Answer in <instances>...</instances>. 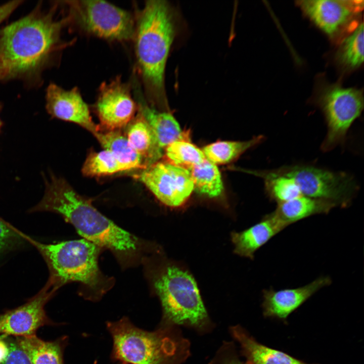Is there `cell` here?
Returning <instances> with one entry per match:
<instances>
[{
  "label": "cell",
  "instance_id": "8fae6325",
  "mask_svg": "<svg viewBox=\"0 0 364 364\" xmlns=\"http://www.w3.org/2000/svg\"><path fill=\"white\" fill-rule=\"evenodd\" d=\"M132 93L131 84L120 76L101 84L95 109L101 130H120L133 119L138 106Z\"/></svg>",
  "mask_w": 364,
  "mask_h": 364
},
{
  "label": "cell",
  "instance_id": "d590c367",
  "mask_svg": "<svg viewBox=\"0 0 364 364\" xmlns=\"http://www.w3.org/2000/svg\"><path fill=\"white\" fill-rule=\"evenodd\" d=\"M244 364H251V363L247 361Z\"/></svg>",
  "mask_w": 364,
  "mask_h": 364
},
{
  "label": "cell",
  "instance_id": "ac0fdd59",
  "mask_svg": "<svg viewBox=\"0 0 364 364\" xmlns=\"http://www.w3.org/2000/svg\"><path fill=\"white\" fill-rule=\"evenodd\" d=\"M231 331L251 364H310L258 343L239 325L232 327Z\"/></svg>",
  "mask_w": 364,
  "mask_h": 364
},
{
  "label": "cell",
  "instance_id": "30bf717a",
  "mask_svg": "<svg viewBox=\"0 0 364 364\" xmlns=\"http://www.w3.org/2000/svg\"><path fill=\"white\" fill-rule=\"evenodd\" d=\"M162 203L169 207L183 205L194 190L190 171L166 161H157L136 175Z\"/></svg>",
  "mask_w": 364,
  "mask_h": 364
},
{
  "label": "cell",
  "instance_id": "9c48e42d",
  "mask_svg": "<svg viewBox=\"0 0 364 364\" xmlns=\"http://www.w3.org/2000/svg\"><path fill=\"white\" fill-rule=\"evenodd\" d=\"M320 104L327 126L321 149L329 152L344 142L350 126L360 115L363 94L355 88L334 86L325 92Z\"/></svg>",
  "mask_w": 364,
  "mask_h": 364
},
{
  "label": "cell",
  "instance_id": "4fadbf2b",
  "mask_svg": "<svg viewBox=\"0 0 364 364\" xmlns=\"http://www.w3.org/2000/svg\"><path fill=\"white\" fill-rule=\"evenodd\" d=\"M46 100V109L52 117L76 123L95 136L100 131L77 87L67 90L51 83L47 88Z\"/></svg>",
  "mask_w": 364,
  "mask_h": 364
},
{
  "label": "cell",
  "instance_id": "6da1fadb",
  "mask_svg": "<svg viewBox=\"0 0 364 364\" xmlns=\"http://www.w3.org/2000/svg\"><path fill=\"white\" fill-rule=\"evenodd\" d=\"M44 179V195L30 212L60 214L84 239L109 250L125 268L142 263L157 249L154 244L125 231L102 214L64 178L51 173Z\"/></svg>",
  "mask_w": 364,
  "mask_h": 364
},
{
  "label": "cell",
  "instance_id": "52a82bcc",
  "mask_svg": "<svg viewBox=\"0 0 364 364\" xmlns=\"http://www.w3.org/2000/svg\"><path fill=\"white\" fill-rule=\"evenodd\" d=\"M64 2L68 24L82 32L109 41L132 40L135 20L130 12L104 1Z\"/></svg>",
  "mask_w": 364,
  "mask_h": 364
},
{
  "label": "cell",
  "instance_id": "e0dca14e",
  "mask_svg": "<svg viewBox=\"0 0 364 364\" xmlns=\"http://www.w3.org/2000/svg\"><path fill=\"white\" fill-rule=\"evenodd\" d=\"M288 226L273 212L266 214L259 222L247 229L232 233L234 252L253 259L255 253L260 248Z\"/></svg>",
  "mask_w": 364,
  "mask_h": 364
},
{
  "label": "cell",
  "instance_id": "5b68a950",
  "mask_svg": "<svg viewBox=\"0 0 364 364\" xmlns=\"http://www.w3.org/2000/svg\"><path fill=\"white\" fill-rule=\"evenodd\" d=\"M142 263L147 279L162 307L165 322L201 327L208 314L197 283L185 268L162 256L159 250Z\"/></svg>",
  "mask_w": 364,
  "mask_h": 364
},
{
  "label": "cell",
  "instance_id": "83f0119b",
  "mask_svg": "<svg viewBox=\"0 0 364 364\" xmlns=\"http://www.w3.org/2000/svg\"><path fill=\"white\" fill-rule=\"evenodd\" d=\"M339 57L344 65L350 68L359 67L363 62V24L360 23L342 42Z\"/></svg>",
  "mask_w": 364,
  "mask_h": 364
},
{
  "label": "cell",
  "instance_id": "f546056e",
  "mask_svg": "<svg viewBox=\"0 0 364 364\" xmlns=\"http://www.w3.org/2000/svg\"><path fill=\"white\" fill-rule=\"evenodd\" d=\"M236 352L233 343H225L219 349L210 364H243Z\"/></svg>",
  "mask_w": 364,
  "mask_h": 364
},
{
  "label": "cell",
  "instance_id": "f1b7e54d",
  "mask_svg": "<svg viewBox=\"0 0 364 364\" xmlns=\"http://www.w3.org/2000/svg\"><path fill=\"white\" fill-rule=\"evenodd\" d=\"M29 238L0 217V258L29 243Z\"/></svg>",
  "mask_w": 364,
  "mask_h": 364
},
{
  "label": "cell",
  "instance_id": "7c38bea8",
  "mask_svg": "<svg viewBox=\"0 0 364 364\" xmlns=\"http://www.w3.org/2000/svg\"><path fill=\"white\" fill-rule=\"evenodd\" d=\"M56 291L46 284L23 305L0 314V332L17 337L35 334L40 327L49 325L44 306Z\"/></svg>",
  "mask_w": 364,
  "mask_h": 364
},
{
  "label": "cell",
  "instance_id": "1f68e13d",
  "mask_svg": "<svg viewBox=\"0 0 364 364\" xmlns=\"http://www.w3.org/2000/svg\"><path fill=\"white\" fill-rule=\"evenodd\" d=\"M21 1H14L0 6V24L19 6Z\"/></svg>",
  "mask_w": 364,
  "mask_h": 364
},
{
  "label": "cell",
  "instance_id": "836d02e7",
  "mask_svg": "<svg viewBox=\"0 0 364 364\" xmlns=\"http://www.w3.org/2000/svg\"><path fill=\"white\" fill-rule=\"evenodd\" d=\"M7 77H9L8 72L2 63L0 62V79Z\"/></svg>",
  "mask_w": 364,
  "mask_h": 364
},
{
  "label": "cell",
  "instance_id": "4316f807",
  "mask_svg": "<svg viewBox=\"0 0 364 364\" xmlns=\"http://www.w3.org/2000/svg\"><path fill=\"white\" fill-rule=\"evenodd\" d=\"M163 156L165 161L188 170L206 159L202 151L190 141L173 142L165 149Z\"/></svg>",
  "mask_w": 364,
  "mask_h": 364
},
{
  "label": "cell",
  "instance_id": "44dd1931",
  "mask_svg": "<svg viewBox=\"0 0 364 364\" xmlns=\"http://www.w3.org/2000/svg\"><path fill=\"white\" fill-rule=\"evenodd\" d=\"M16 343L26 353L32 364H64L62 340L45 341L35 334L17 337Z\"/></svg>",
  "mask_w": 364,
  "mask_h": 364
},
{
  "label": "cell",
  "instance_id": "7402d4cb",
  "mask_svg": "<svg viewBox=\"0 0 364 364\" xmlns=\"http://www.w3.org/2000/svg\"><path fill=\"white\" fill-rule=\"evenodd\" d=\"M104 150L110 151L120 162L132 170L147 168L143 160L120 130H100L95 136Z\"/></svg>",
  "mask_w": 364,
  "mask_h": 364
},
{
  "label": "cell",
  "instance_id": "e575fe53",
  "mask_svg": "<svg viewBox=\"0 0 364 364\" xmlns=\"http://www.w3.org/2000/svg\"><path fill=\"white\" fill-rule=\"evenodd\" d=\"M1 126H2V122L1 120V118H0V129H1Z\"/></svg>",
  "mask_w": 364,
  "mask_h": 364
},
{
  "label": "cell",
  "instance_id": "ffe728a7",
  "mask_svg": "<svg viewBox=\"0 0 364 364\" xmlns=\"http://www.w3.org/2000/svg\"><path fill=\"white\" fill-rule=\"evenodd\" d=\"M336 207V204L328 200L301 196L278 204L272 212L280 220L289 226L313 215L328 214Z\"/></svg>",
  "mask_w": 364,
  "mask_h": 364
},
{
  "label": "cell",
  "instance_id": "cb8c5ba5",
  "mask_svg": "<svg viewBox=\"0 0 364 364\" xmlns=\"http://www.w3.org/2000/svg\"><path fill=\"white\" fill-rule=\"evenodd\" d=\"M251 172L264 179L266 193L271 201L280 204L302 196L294 179L290 176L272 170Z\"/></svg>",
  "mask_w": 364,
  "mask_h": 364
},
{
  "label": "cell",
  "instance_id": "484cf974",
  "mask_svg": "<svg viewBox=\"0 0 364 364\" xmlns=\"http://www.w3.org/2000/svg\"><path fill=\"white\" fill-rule=\"evenodd\" d=\"M132 170L129 166L119 160L109 151L88 154L81 168L85 176L95 177L112 175L118 172Z\"/></svg>",
  "mask_w": 364,
  "mask_h": 364
},
{
  "label": "cell",
  "instance_id": "d4e9b609",
  "mask_svg": "<svg viewBox=\"0 0 364 364\" xmlns=\"http://www.w3.org/2000/svg\"><path fill=\"white\" fill-rule=\"evenodd\" d=\"M263 139V135H258L246 141H218L205 146L202 151L206 158L214 164H226L261 143Z\"/></svg>",
  "mask_w": 364,
  "mask_h": 364
},
{
  "label": "cell",
  "instance_id": "d6986e66",
  "mask_svg": "<svg viewBox=\"0 0 364 364\" xmlns=\"http://www.w3.org/2000/svg\"><path fill=\"white\" fill-rule=\"evenodd\" d=\"M126 127L125 135L147 167L163 156L164 151L159 146L150 125L139 110Z\"/></svg>",
  "mask_w": 364,
  "mask_h": 364
},
{
  "label": "cell",
  "instance_id": "ba28073f",
  "mask_svg": "<svg viewBox=\"0 0 364 364\" xmlns=\"http://www.w3.org/2000/svg\"><path fill=\"white\" fill-rule=\"evenodd\" d=\"M275 172L293 178L302 196L333 202L337 207H348L358 190L351 175L310 165L283 166Z\"/></svg>",
  "mask_w": 364,
  "mask_h": 364
},
{
  "label": "cell",
  "instance_id": "603a6c76",
  "mask_svg": "<svg viewBox=\"0 0 364 364\" xmlns=\"http://www.w3.org/2000/svg\"><path fill=\"white\" fill-rule=\"evenodd\" d=\"M194 190L210 198L219 197L223 191L220 171L216 164L206 158L189 170Z\"/></svg>",
  "mask_w": 364,
  "mask_h": 364
},
{
  "label": "cell",
  "instance_id": "277c9868",
  "mask_svg": "<svg viewBox=\"0 0 364 364\" xmlns=\"http://www.w3.org/2000/svg\"><path fill=\"white\" fill-rule=\"evenodd\" d=\"M29 241L48 267L46 285L56 291L67 283L77 282L80 284L84 298L97 301L113 286V279L103 275L98 265L102 249L90 241L81 239L47 244L31 238Z\"/></svg>",
  "mask_w": 364,
  "mask_h": 364
},
{
  "label": "cell",
  "instance_id": "3957f363",
  "mask_svg": "<svg viewBox=\"0 0 364 364\" xmlns=\"http://www.w3.org/2000/svg\"><path fill=\"white\" fill-rule=\"evenodd\" d=\"M66 17L58 20L54 11L33 12L0 31V62L9 77L35 72L44 63L60 41Z\"/></svg>",
  "mask_w": 364,
  "mask_h": 364
},
{
  "label": "cell",
  "instance_id": "2e32d148",
  "mask_svg": "<svg viewBox=\"0 0 364 364\" xmlns=\"http://www.w3.org/2000/svg\"><path fill=\"white\" fill-rule=\"evenodd\" d=\"M133 93L137 100L138 110L150 125L159 145L163 151L177 141H190L189 133L183 131L177 120L169 111H159L146 101L137 78L132 81Z\"/></svg>",
  "mask_w": 364,
  "mask_h": 364
},
{
  "label": "cell",
  "instance_id": "7a4b0ae2",
  "mask_svg": "<svg viewBox=\"0 0 364 364\" xmlns=\"http://www.w3.org/2000/svg\"><path fill=\"white\" fill-rule=\"evenodd\" d=\"M134 41L137 74L149 103L168 111L165 72L170 48L180 31L177 9L169 2H145L135 17Z\"/></svg>",
  "mask_w": 364,
  "mask_h": 364
},
{
  "label": "cell",
  "instance_id": "5bb4252c",
  "mask_svg": "<svg viewBox=\"0 0 364 364\" xmlns=\"http://www.w3.org/2000/svg\"><path fill=\"white\" fill-rule=\"evenodd\" d=\"M332 282L330 277L322 276L298 288L265 289L262 292L263 314L266 317L286 321L291 313L318 290L330 285Z\"/></svg>",
  "mask_w": 364,
  "mask_h": 364
},
{
  "label": "cell",
  "instance_id": "8992f818",
  "mask_svg": "<svg viewBox=\"0 0 364 364\" xmlns=\"http://www.w3.org/2000/svg\"><path fill=\"white\" fill-rule=\"evenodd\" d=\"M170 325L149 332L126 317L108 322L113 359L120 364H182L189 355L190 343Z\"/></svg>",
  "mask_w": 364,
  "mask_h": 364
},
{
  "label": "cell",
  "instance_id": "9a60e30c",
  "mask_svg": "<svg viewBox=\"0 0 364 364\" xmlns=\"http://www.w3.org/2000/svg\"><path fill=\"white\" fill-rule=\"evenodd\" d=\"M360 1L308 0L299 2L311 20L329 35L335 34L352 16L363 7Z\"/></svg>",
  "mask_w": 364,
  "mask_h": 364
},
{
  "label": "cell",
  "instance_id": "4dcf8cb0",
  "mask_svg": "<svg viewBox=\"0 0 364 364\" xmlns=\"http://www.w3.org/2000/svg\"><path fill=\"white\" fill-rule=\"evenodd\" d=\"M8 347V354L3 364H32L27 355L16 342H10Z\"/></svg>",
  "mask_w": 364,
  "mask_h": 364
},
{
  "label": "cell",
  "instance_id": "d6a6232c",
  "mask_svg": "<svg viewBox=\"0 0 364 364\" xmlns=\"http://www.w3.org/2000/svg\"><path fill=\"white\" fill-rule=\"evenodd\" d=\"M8 345L0 340V364L3 363L8 354Z\"/></svg>",
  "mask_w": 364,
  "mask_h": 364
}]
</instances>
